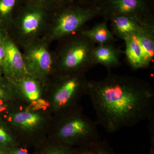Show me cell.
Instances as JSON below:
<instances>
[{"label":"cell","mask_w":154,"mask_h":154,"mask_svg":"<svg viewBox=\"0 0 154 154\" xmlns=\"http://www.w3.org/2000/svg\"><path fill=\"white\" fill-rule=\"evenodd\" d=\"M11 83L15 90L21 92L32 102L39 99L42 89L45 86L38 80L29 75L19 81Z\"/></svg>","instance_id":"obj_14"},{"label":"cell","mask_w":154,"mask_h":154,"mask_svg":"<svg viewBox=\"0 0 154 154\" xmlns=\"http://www.w3.org/2000/svg\"><path fill=\"white\" fill-rule=\"evenodd\" d=\"M151 147L150 149L149 152L148 154H154V144H151Z\"/></svg>","instance_id":"obj_28"},{"label":"cell","mask_w":154,"mask_h":154,"mask_svg":"<svg viewBox=\"0 0 154 154\" xmlns=\"http://www.w3.org/2000/svg\"><path fill=\"white\" fill-rule=\"evenodd\" d=\"M52 11L23 3L14 16L7 32L8 35L22 49L31 42L43 37Z\"/></svg>","instance_id":"obj_4"},{"label":"cell","mask_w":154,"mask_h":154,"mask_svg":"<svg viewBox=\"0 0 154 154\" xmlns=\"http://www.w3.org/2000/svg\"><path fill=\"white\" fill-rule=\"evenodd\" d=\"M96 124L113 133L154 117V90L138 77L109 72L103 79L88 80L87 94Z\"/></svg>","instance_id":"obj_1"},{"label":"cell","mask_w":154,"mask_h":154,"mask_svg":"<svg viewBox=\"0 0 154 154\" xmlns=\"http://www.w3.org/2000/svg\"><path fill=\"white\" fill-rule=\"evenodd\" d=\"M107 22L105 20L97 23L91 29L87 30L83 28L80 32L96 45L113 43L116 38L112 31L108 29Z\"/></svg>","instance_id":"obj_13"},{"label":"cell","mask_w":154,"mask_h":154,"mask_svg":"<svg viewBox=\"0 0 154 154\" xmlns=\"http://www.w3.org/2000/svg\"><path fill=\"white\" fill-rule=\"evenodd\" d=\"M8 154H29L27 150L22 148H14Z\"/></svg>","instance_id":"obj_26"},{"label":"cell","mask_w":154,"mask_h":154,"mask_svg":"<svg viewBox=\"0 0 154 154\" xmlns=\"http://www.w3.org/2000/svg\"><path fill=\"white\" fill-rule=\"evenodd\" d=\"M14 90L12 84L4 77L0 79V101H5L11 98V92Z\"/></svg>","instance_id":"obj_19"},{"label":"cell","mask_w":154,"mask_h":154,"mask_svg":"<svg viewBox=\"0 0 154 154\" xmlns=\"http://www.w3.org/2000/svg\"><path fill=\"white\" fill-rule=\"evenodd\" d=\"M50 43L41 38L22 48V54L28 75L46 85L55 74L54 57Z\"/></svg>","instance_id":"obj_6"},{"label":"cell","mask_w":154,"mask_h":154,"mask_svg":"<svg viewBox=\"0 0 154 154\" xmlns=\"http://www.w3.org/2000/svg\"><path fill=\"white\" fill-rule=\"evenodd\" d=\"M8 35L7 31L0 27V45L2 44L3 42Z\"/></svg>","instance_id":"obj_27"},{"label":"cell","mask_w":154,"mask_h":154,"mask_svg":"<svg viewBox=\"0 0 154 154\" xmlns=\"http://www.w3.org/2000/svg\"><path fill=\"white\" fill-rule=\"evenodd\" d=\"M22 0H0V27L8 32Z\"/></svg>","instance_id":"obj_16"},{"label":"cell","mask_w":154,"mask_h":154,"mask_svg":"<svg viewBox=\"0 0 154 154\" xmlns=\"http://www.w3.org/2000/svg\"><path fill=\"white\" fill-rule=\"evenodd\" d=\"M54 57L55 74H85L95 66L92 52L96 44L81 32L58 41Z\"/></svg>","instance_id":"obj_3"},{"label":"cell","mask_w":154,"mask_h":154,"mask_svg":"<svg viewBox=\"0 0 154 154\" xmlns=\"http://www.w3.org/2000/svg\"><path fill=\"white\" fill-rule=\"evenodd\" d=\"M88 80L84 74H55L50 79L53 89L52 105L57 111L76 105L77 100L87 94Z\"/></svg>","instance_id":"obj_7"},{"label":"cell","mask_w":154,"mask_h":154,"mask_svg":"<svg viewBox=\"0 0 154 154\" xmlns=\"http://www.w3.org/2000/svg\"><path fill=\"white\" fill-rule=\"evenodd\" d=\"M24 4H29L53 11L55 8L54 0H22Z\"/></svg>","instance_id":"obj_21"},{"label":"cell","mask_w":154,"mask_h":154,"mask_svg":"<svg viewBox=\"0 0 154 154\" xmlns=\"http://www.w3.org/2000/svg\"><path fill=\"white\" fill-rule=\"evenodd\" d=\"M44 154H79L78 149L57 140V142L50 148Z\"/></svg>","instance_id":"obj_18"},{"label":"cell","mask_w":154,"mask_h":154,"mask_svg":"<svg viewBox=\"0 0 154 154\" xmlns=\"http://www.w3.org/2000/svg\"><path fill=\"white\" fill-rule=\"evenodd\" d=\"M5 58V51L2 45H0V79L3 77V66Z\"/></svg>","instance_id":"obj_22"},{"label":"cell","mask_w":154,"mask_h":154,"mask_svg":"<svg viewBox=\"0 0 154 154\" xmlns=\"http://www.w3.org/2000/svg\"><path fill=\"white\" fill-rule=\"evenodd\" d=\"M2 45L5 51L3 77L10 82L22 79L28 74L21 49L8 35Z\"/></svg>","instance_id":"obj_9"},{"label":"cell","mask_w":154,"mask_h":154,"mask_svg":"<svg viewBox=\"0 0 154 154\" xmlns=\"http://www.w3.org/2000/svg\"><path fill=\"white\" fill-rule=\"evenodd\" d=\"M55 8L68 5L75 2L77 0H54Z\"/></svg>","instance_id":"obj_24"},{"label":"cell","mask_w":154,"mask_h":154,"mask_svg":"<svg viewBox=\"0 0 154 154\" xmlns=\"http://www.w3.org/2000/svg\"><path fill=\"white\" fill-rule=\"evenodd\" d=\"M124 52L113 43L95 45L92 59L95 65L101 64L110 71L121 66L120 56Z\"/></svg>","instance_id":"obj_11"},{"label":"cell","mask_w":154,"mask_h":154,"mask_svg":"<svg viewBox=\"0 0 154 154\" xmlns=\"http://www.w3.org/2000/svg\"><path fill=\"white\" fill-rule=\"evenodd\" d=\"M153 16L142 17L132 15H119L111 18V31L113 35L120 39L133 36L140 30L147 19Z\"/></svg>","instance_id":"obj_10"},{"label":"cell","mask_w":154,"mask_h":154,"mask_svg":"<svg viewBox=\"0 0 154 154\" xmlns=\"http://www.w3.org/2000/svg\"><path fill=\"white\" fill-rule=\"evenodd\" d=\"M99 5L100 16L107 21L119 15L152 16L146 0H106Z\"/></svg>","instance_id":"obj_8"},{"label":"cell","mask_w":154,"mask_h":154,"mask_svg":"<svg viewBox=\"0 0 154 154\" xmlns=\"http://www.w3.org/2000/svg\"><path fill=\"white\" fill-rule=\"evenodd\" d=\"M4 149H5L0 146V154H6V152H5Z\"/></svg>","instance_id":"obj_30"},{"label":"cell","mask_w":154,"mask_h":154,"mask_svg":"<svg viewBox=\"0 0 154 154\" xmlns=\"http://www.w3.org/2000/svg\"><path fill=\"white\" fill-rule=\"evenodd\" d=\"M60 111L56 134L58 141L80 148L101 140L96 122L86 116L81 107L76 105Z\"/></svg>","instance_id":"obj_5"},{"label":"cell","mask_w":154,"mask_h":154,"mask_svg":"<svg viewBox=\"0 0 154 154\" xmlns=\"http://www.w3.org/2000/svg\"><path fill=\"white\" fill-rule=\"evenodd\" d=\"M33 102H34L33 104L34 109L38 110V109H41L42 107L47 106V103L43 99H39L38 100L33 101Z\"/></svg>","instance_id":"obj_25"},{"label":"cell","mask_w":154,"mask_h":154,"mask_svg":"<svg viewBox=\"0 0 154 154\" xmlns=\"http://www.w3.org/2000/svg\"><path fill=\"white\" fill-rule=\"evenodd\" d=\"M5 109L6 108L5 106L3 105L2 104H1V102H0V113L2 112L3 110H5Z\"/></svg>","instance_id":"obj_29"},{"label":"cell","mask_w":154,"mask_h":154,"mask_svg":"<svg viewBox=\"0 0 154 154\" xmlns=\"http://www.w3.org/2000/svg\"><path fill=\"white\" fill-rule=\"evenodd\" d=\"M97 5H83L75 2L55 8L53 10L47 30L42 38L51 44L79 33L85 25L100 16Z\"/></svg>","instance_id":"obj_2"},{"label":"cell","mask_w":154,"mask_h":154,"mask_svg":"<svg viewBox=\"0 0 154 154\" xmlns=\"http://www.w3.org/2000/svg\"><path fill=\"white\" fill-rule=\"evenodd\" d=\"M42 121V117L39 114L30 111L18 112L11 116L13 124L25 131L35 130L40 126Z\"/></svg>","instance_id":"obj_15"},{"label":"cell","mask_w":154,"mask_h":154,"mask_svg":"<svg viewBox=\"0 0 154 154\" xmlns=\"http://www.w3.org/2000/svg\"><path fill=\"white\" fill-rule=\"evenodd\" d=\"M123 40L125 45L124 53L131 69L136 70L148 68L151 62L147 57L134 35L126 37Z\"/></svg>","instance_id":"obj_12"},{"label":"cell","mask_w":154,"mask_h":154,"mask_svg":"<svg viewBox=\"0 0 154 154\" xmlns=\"http://www.w3.org/2000/svg\"><path fill=\"white\" fill-rule=\"evenodd\" d=\"M79 154H116L106 140H100L78 148Z\"/></svg>","instance_id":"obj_17"},{"label":"cell","mask_w":154,"mask_h":154,"mask_svg":"<svg viewBox=\"0 0 154 154\" xmlns=\"http://www.w3.org/2000/svg\"><path fill=\"white\" fill-rule=\"evenodd\" d=\"M106 0H77V2L83 5H99Z\"/></svg>","instance_id":"obj_23"},{"label":"cell","mask_w":154,"mask_h":154,"mask_svg":"<svg viewBox=\"0 0 154 154\" xmlns=\"http://www.w3.org/2000/svg\"><path fill=\"white\" fill-rule=\"evenodd\" d=\"M14 143L11 134L3 125L0 124V146L5 149Z\"/></svg>","instance_id":"obj_20"}]
</instances>
